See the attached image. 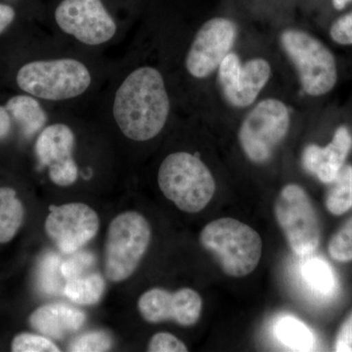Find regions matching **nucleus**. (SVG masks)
<instances>
[{"instance_id":"obj_1","label":"nucleus","mask_w":352,"mask_h":352,"mask_svg":"<svg viewBox=\"0 0 352 352\" xmlns=\"http://www.w3.org/2000/svg\"><path fill=\"white\" fill-rule=\"evenodd\" d=\"M170 109L163 76L157 69L144 66L133 69L120 83L113 115L126 138L144 142L163 131Z\"/></svg>"},{"instance_id":"obj_2","label":"nucleus","mask_w":352,"mask_h":352,"mask_svg":"<svg viewBox=\"0 0 352 352\" xmlns=\"http://www.w3.org/2000/svg\"><path fill=\"white\" fill-rule=\"evenodd\" d=\"M201 245L231 277H245L258 267L263 240L251 226L233 219H219L204 227Z\"/></svg>"},{"instance_id":"obj_3","label":"nucleus","mask_w":352,"mask_h":352,"mask_svg":"<svg viewBox=\"0 0 352 352\" xmlns=\"http://www.w3.org/2000/svg\"><path fill=\"white\" fill-rule=\"evenodd\" d=\"M157 183L164 195L188 214L203 210L215 192L214 176L208 166L187 152L173 153L164 160Z\"/></svg>"},{"instance_id":"obj_4","label":"nucleus","mask_w":352,"mask_h":352,"mask_svg":"<svg viewBox=\"0 0 352 352\" xmlns=\"http://www.w3.org/2000/svg\"><path fill=\"white\" fill-rule=\"evenodd\" d=\"M16 82L23 91L47 101H64L85 94L92 82L89 69L73 58L36 60L21 67Z\"/></svg>"},{"instance_id":"obj_5","label":"nucleus","mask_w":352,"mask_h":352,"mask_svg":"<svg viewBox=\"0 0 352 352\" xmlns=\"http://www.w3.org/2000/svg\"><path fill=\"white\" fill-rule=\"evenodd\" d=\"M148 220L138 212H124L111 221L104 250V270L113 283L126 281L138 270L151 242Z\"/></svg>"},{"instance_id":"obj_6","label":"nucleus","mask_w":352,"mask_h":352,"mask_svg":"<svg viewBox=\"0 0 352 352\" xmlns=\"http://www.w3.org/2000/svg\"><path fill=\"white\" fill-rule=\"evenodd\" d=\"M275 217L292 251L308 258L320 243L318 215L307 192L296 184L285 186L274 204Z\"/></svg>"},{"instance_id":"obj_7","label":"nucleus","mask_w":352,"mask_h":352,"mask_svg":"<svg viewBox=\"0 0 352 352\" xmlns=\"http://www.w3.org/2000/svg\"><path fill=\"white\" fill-rule=\"evenodd\" d=\"M285 52L295 64L303 90L311 96L330 92L338 80L337 64L330 50L307 32L289 30L281 36Z\"/></svg>"},{"instance_id":"obj_8","label":"nucleus","mask_w":352,"mask_h":352,"mask_svg":"<svg viewBox=\"0 0 352 352\" xmlns=\"http://www.w3.org/2000/svg\"><path fill=\"white\" fill-rule=\"evenodd\" d=\"M289 126V110L284 103L276 99L259 102L241 126L242 149L254 163H265L286 136Z\"/></svg>"},{"instance_id":"obj_9","label":"nucleus","mask_w":352,"mask_h":352,"mask_svg":"<svg viewBox=\"0 0 352 352\" xmlns=\"http://www.w3.org/2000/svg\"><path fill=\"white\" fill-rule=\"evenodd\" d=\"M55 21L65 34L85 45H101L117 34V24L101 0H62Z\"/></svg>"},{"instance_id":"obj_10","label":"nucleus","mask_w":352,"mask_h":352,"mask_svg":"<svg viewBox=\"0 0 352 352\" xmlns=\"http://www.w3.org/2000/svg\"><path fill=\"white\" fill-rule=\"evenodd\" d=\"M50 210L44 229L46 235L64 254H75L98 233V214L85 204L51 206Z\"/></svg>"},{"instance_id":"obj_11","label":"nucleus","mask_w":352,"mask_h":352,"mask_svg":"<svg viewBox=\"0 0 352 352\" xmlns=\"http://www.w3.org/2000/svg\"><path fill=\"white\" fill-rule=\"evenodd\" d=\"M237 36L230 20L214 18L201 25L186 56L187 71L196 78H205L219 68L229 54Z\"/></svg>"},{"instance_id":"obj_12","label":"nucleus","mask_w":352,"mask_h":352,"mask_svg":"<svg viewBox=\"0 0 352 352\" xmlns=\"http://www.w3.org/2000/svg\"><path fill=\"white\" fill-rule=\"evenodd\" d=\"M270 74V64L265 60L252 59L242 65L235 53H229L219 66L222 94L233 107H248L265 87Z\"/></svg>"},{"instance_id":"obj_13","label":"nucleus","mask_w":352,"mask_h":352,"mask_svg":"<svg viewBox=\"0 0 352 352\" xmlns=\"http://www.w3.org/2000/svg\"><path fill=\"white\" fill-rule=\"evenodd\" d=\"M75 145V133L65 124L46 126L36 139L39 166H47L51 182L58 186H69L78 180V164L73 157Z\"/></svg>"},{"instance_id":"obj_14","label":"nucleus","mask_w":352,"mask_h":352,"mask_svg":"<svg viewBox=\"0 0 352 352\" xmlns=\"http://www.w3.org/2000/svg\"><path fill=\"white\" fill-rule=\"evenodd\" d=\"M141 316L148 323L175 321L179 325H195L200 319L203 300L194 289L183 288L171 292L154 288L145 292L138 300Z\"/></svg>"},{"instance_id":"obj_15","label":"nucleus","mask_w":352,"mask_h":352,"mask_svg":"<svg viewBox=\"0 0 352 352\" xmlns=\"http://www.w3.org/2000/svg\"><path fill=\"white\" fill-rule=\"evenodd\" d=\"M352 148V136L346 126H340L326 147L309 145L302 154L303 168L321 182L331 184L337 178Z\"/></svg>"},{"instance_id":"obj_16","label":"nucleus","mask_w":352,"mask_h":352,"mask_svg":"<svg viewBox=\"0 0 352 352\" xmlns=\"http://www.w3.org/2000/svg\"><path fill=\"white\" fill-rule=\"evenodd\" d=\"M87 320L85 312L63 303H50L36 308L29 322L34 331L51 340H62L78 332Z\"/></svg>"},{"instance_id":"obj_17","label":"nucleus","mask_w":352,"mask_h":352,"mask_svg":"<svg viewBox=\"0 0 352 352\" xmlns=\"http://www.w3.org/2000/svg\"><path fill=\"white\" fill-rule=\"evenodd\" d=\"M6 107L12 119L19 124L25 136H34L43 129L47 122V115L32 95H17L11 97Z\"/></svg>"},{"instance_id":"obj_18","label":"nucleus","mask_w":352,"mask_h":352,"mask_svg":"<svg viewBox=\"0 0 352 352\" xmlns=\"http://www.w3.org/2000/svg\"><path fill=\"white\" fill-rule=\"evenodd\" d=\"M24 219V205L16 190L0 186V244H6L16 237Z\"/></svg>"},{"instance_id":"obj_19","label":"nucleus","mask_w":352,"mask_h":352,"mask_svg":"<svg viewBox=\"0 0 352 352\" xmlns=\"http://www.w3.org/2000/svg\"><path fill=\"white\" fill-rule=\"evenodd\" d=\"M273 331L275 337L292 351H311L315 349L314 333L303 322L292 315L277 318Z\"/></svg>"},{"instance_id":"obj_20","label":"nucleus","mask_w":352,"mask_h":352,"mask_svg":"<svg viewBox=\"0 0 352 352\" xmlns=\"http://www.w3.org/2000/svg\"><path fill=\"white\" fill-rule=\"evenodd\" d=\"M300 274L305 283L315 295L331 298L337 293V278L332 266L324 259L308 256L302 264Z\"/></svg>"},{"instance_id":"obj_21","label":"nucleus","mask_w":352,"mask_h":352,"mask_svg":"<svg viewBox=\"0 0 352 352\" xmlns=\"http://www.w3.org/2000/svg\"><path fill=\"white\" fill-rule=\"evenodd\" d=\"M105 288L104 278L98 273H91L67 280L64 295L78 305H92L101 300Z\"/></svg>"},{"instance_id":"obj_22","label":"nucleus","mask_w":352,"mask_h":352,"mask_svg":"<svg viewBox=\"0 0 352 352\" xmlns=\"http://www.w3.org/2000/svg\"><path fill=\"white\" fill-rule=\"evenodd\" d=\"M331 185L326 196V208L332 214H346L352 208V166H342Z\"/></svg>"},{"instance_id":"obj_23","label":"nucleus","mask_w":352,"mask_h":352,"mask_svg":"<svg viewBox=\"0 0 352 352\" xmlns=\"http://www.w3.org/2000/svg\"><path fill=\"white\" fill-rule=\"evenodd\" d=\"M61 261L57 256L48 254L41 261L38 273V284L41 289L46 294L54 295L63 291L61 288Z\"/></svg>"},{"instance_id":"obj_24","label":"nucleus","mask_w":352,"mask_h":352,"mask_svg":"<svg viewBox=\"0 0 352 352\" xmlns=\"http://www.w3.org/2000/svg\"><path fill=\"white\" fill-rule=\"evenodd\" d=\"M13 352H59L61 349L50 338L41 333H20L11 342Z\"/></svg>"},{"instance_id":"obj_25","label":"nucleus","mask_w":352,"mask_h":352,"mask_svg":"<svg viewBox=\"0 0 352 352\" xmlns=\"http://www.w3.org/2000/svg\"><path fill=\"white\" fill-rule=\"evenodd\" d=\"M111 336L104 331H91L82 333L69 344V351L73 352H103L112 347Z\"/></svg>"},{"instance_id":"obj_26","label":"nucleus","mask_w":352,"mask_h":352,"mask_svg":"<svg viewBox=\"0 0 352 352\" xmlns=\"http://www.w3.org/2000/svg\"><path fill=\"white\" fill-rule=\"evenodd\" d=\"M328 252L331 258L339 263L352 261V217L333 236Z\"/></svg>"},{"instance_id":"obj_27","label":"nucleus","mask_w":352,"mask_h":352,"mask_svg":"<svg viewBox=\"0 0 352 352\" xmlns=\"http://www.w3.org/2000/svg\"><path fill=\"white\" fill-rule=\"evenodd\" d=\"M94 256L90 252H78L61 264L62 275L66 280L80 276L85 270L94 265Z\"/></svg>"},{"instance_id":"obj_28","label":"nucleus","mask_w":352,"mask_h":352,"mask_svg":"<svg viewBox=\"0 0 352 352\" xmlns=\"http://www.w3.org/2000/svg\"><path fill=\"white\" fill-rule=\"evenodd\" d=\"M188 351L184 344L173 333L162 332L153 336L148 344L150 352H186Z\"/></svg>"},{"instance_id":"obj_29","label":"nucleus","mask_w":352,"mask_h":352,"mask_svg":"<svg viewBox=\"0 0 352 352\" xmlns=\"http://www.w3.org/2000/svg\"><path fill=\"white\" fill-rule=\"evenodd\" d=\"M333 41L342 45H352V13L333 23L330 31Z\"/></svg>"},{"instance_id":"obj_30","label":"nucleus","mask_w":352,"mask_h":352,"mask_svg":"<svg viewBox=\"0 0 352 352\" xmlns=\"http://www.w3.org/2000/svg\"><path fill=\"white\" fill-rule=\"evenodd\" d=\"M333 349L337 352H352V314L340 326Z\"/></svg>"},{"instance_id":"obj_31","label":"nucleus","mask_w":352,"mask_h":352,"mask_svg":"<svg viewBox=\"0 0 352 352\" xmlns=\"http://www.w3.org/2000/svg\"><path fill=\"white\" fill-rule=\"evenodd\" d=\"M15 17L16 12L12 6L0 3V34L8 29Z\"/></svg>"},{"instance_id":"obj_32","label":"nucleus","mask_w":352,"mask_h":352,"mask_svg":"<svg viewBox=\"0 0 352 352\" xmlns=\"http://www.w3.org/2000/svg\"><path fill=\"white\" fill-rule=\"evenodd\" d=\"M12 129V117L6 106L0 105V141L8 138Z\"/></svg>"},{"instance_id":"obj_33","label":"nucleus","mask_w":352,"mask_h":352,"mask_svg":"<svg viewBox=\"0 0 352 352\" xmlns=\"http://www.w3.org/2000/svg\"><path fill=\"white\" fill-rule=\"evenodd\" d=\"M351 0H333V7L338 10H342Z\"/></svg>"}]
</instances>
